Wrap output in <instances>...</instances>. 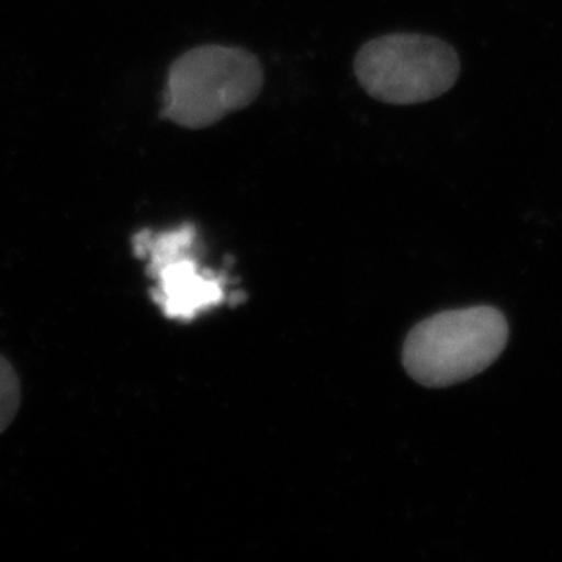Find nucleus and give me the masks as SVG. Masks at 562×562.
<instances>
[{"mask_svg":"<svg viewBox=\"0 0 562 562\" xmlns=\"http://www.w3.org/2000/svg\"><path fill=\"white\" fill-rule=\"evenodd\" d=\"M262 86V64L248 49L199 46L171 64L160 117L188 130L210 127L254 104Z\"/></svg>","mask_w":562,"mask_h":562,"instance_id":"1","label":"nucleus"},{"mask_svg":"<svg viewBox=\"0 0 562 562\" xmlns=\"http://www.w3.org/2000/svg\"><path fill=\"white\" fill-rule=\"evenodd\" d=\"M508 323L490 306L437 313L417 324L404 345V367L425 386H451L483 372L503 353Z\"/></svg>","mask_w":562,"mask_h":562,"instance_id":"2","label":"nucleus"},{"mask_svg":"<svg viewBox=\"0 0 562 562\" xmlns=\"http://www.w3.org/2000/svg\"><path fill=\"white\" fill-rule=\"evenodd\" d=\"M362 90L390 106L436 101L457 85L461 59L442 38L390 33L362 44L353 60Z\"/></svg>","mask_w":562,"mask_h":562,"instance_id":"3","label":"nucleus"},{"mask_svg":"<svg viewBox=\"0 0 562 562\" xmlns=\"http://www.w3.org/2000/svg\"><path fill=\"white\" fill-rule=\"evenodd\" d=\"M132 243L138 259L149 260V276L155 281L151 301L166 318L191 323L234 299L228 293V277L202 268L195 251L199 232L193 224L157 234L143 229Z\"/></svg>","mask_w":562,"mask_h":562,"instance_id":"4","label":"nucleus"},{"mask_svg":"<svg viewBox=\"0 0 562 562\" xmlns=\"http://www.w3.org/2000/svg\"><path fill=\"white\" fill-rule=\"evenodd\" d=\"M21 408V381L8 359L0 356V434L15 419Z\"/></svg>","mask_w":562,"mask_h":562,"instance_id":"5","label":"nucleus"}]
</instances>
